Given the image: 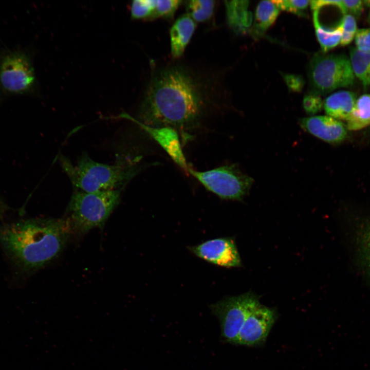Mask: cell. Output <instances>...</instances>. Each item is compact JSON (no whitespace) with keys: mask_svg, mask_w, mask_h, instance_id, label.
I'll return each mask as SVG.
<instances>
[{"mask_svg":"<svg viewBox=\"0 0 370 370\" xmlns=\"http://www.w3.org/2000/svg\"><path fill=\"white\" fill-rule=\"evenodd\" d=\"M280 11L275 1L260 2L255 11L253 33L263 34L275 21Z\"/></svg>","mask_w":370,"mask_h":370,"instance_id":"obj_17","label":"cell"},{"mask_svg":"<svg viewBox=\"0 0 370 370\" xmlns=\"http://www.w3.org/2000/svg\"><path fill=\"white\" fill-rule=\"evenodd\" d=\"M342 27V34L340 41L342 46L350 44L355 38L358 30L355 18L350 14L344 15L340 21Z\"/></svg>","mask_w":370,"mask_h":370,"instance_id":"obj_23","label":"cell"},{"mask_svg":"<svg viewBox=\"0 0 370 370\" xmlns=\"http://www.w3.org/2000/svg\"><path fill=\"white\" fill-rule=\"evenodd\" d=\"M354 39L357 49L364 52L370 51V28L358 29Z\"/></svg>","mask_w":370,"mask_h":370,"instance_id":"obj_27","label":"cell"},{"mask_svg":"<svg viewBox=\"0 0 370 370\" xmlns=\"http://www.w3.org/2000/svg\"><path fill=\"white\" fill-rule=\"evenodd\" d=\"M364 5L367 6L368 8L369 11L368 14L367 16V21L370 24V0L368 1H363Z\"/></svg>","mask_w":370,"mask_h":370,"instance_id":"obj_31","label":"cell"},{"mask_svg":"<svg viewBox=\"0 0 370 370\" xmlns=\"http://www.w3.org/2000/svg\"><path fill=\"white\" fill-rule=\"evenodd\" d=\"M189 249L198 257L213 264L228 268L241 266L235 243L231 238L209 240Z\"/></svg>","mask_w":370,"mask_h":370,"instance_id":"obj_10","label":"cell"},{"mask_svg":"<svg viewBox=\"0 0 370 370\" xmlns=\"http://www.w3.org/2000/svg\"><path fill=\"white\" fill-rule=\"evenodd\" d=\"M156 0H135L131 6V15L135 20H152Z\"/></svg>","mask_w":370,"mask_h":370,"instance_id":"obj_22","label":"cell"},{"mask_svg":"<svg viewBox=\"0 0 370 370\" xmlns=\"http://www.w3.org/2000/svg\"><path fill=\"white\" fill-rule=\"evenodd\" d=\"M323 103L319 95L310 94L304 97L303 106L305 111L309 114L318 113L321 109Z\"/></svg>","mask_w":370,"mask_h":370,"instance_id":"obj_26","label":"cell"},{"mask_svg":"<svg viewBox=\"0 0 370 370\" xmlns=\"http://www.w3.org/2000/svg\"><path fill=\"white\" fill-rule=\"evenodd\" d=\"M72 228L66 218H39L0 225V245L21 273L44 267L63 251Z\"/></svg>","mask_w":370,"mask_h":370,"instance_id":"obj_2","label":"cell"},{"mask_svg":"<svg viewBox=\"0 0 370 370\" xmlns=\"http://www.w3.org/2000/svg\"><path fill=\"white\" fill-rule=\"evenodd\" d=\"M122 116L138 124L159 145L176 165L188 174L190 166L182 150L180 135L176 130L169 126L147 125L126 114Z\"/></svg>","mask_w":370,"mask_h":370,"instance_id":"obj_12","label":"cell"},{"mask_svg":"<svg viewBox=\"0 0 370 370\" xmlns=\"http://www.w3.org/2000/svg\"><path fill=\"white\" fill-rule=\"evenodd\" d=\"M301 126L314 136L329 143H339L347 136L345 125L328 116H317L300 120Z\"/></svg>","mask_w":370,"mask_h":370,"instance_id":"obj_13","label":"cell"},{"mask_svg":"<svg viewBox=\"0 0 370 370\" xmlns=\"http://www.w3.org/2000/svg\"><path fill=\"white\" fill-rule=\"evenodd\" d=\"M188 174L207 190L223 199L242 200L249 193L253 182L252 177L243 173L234 164L205 171L190 167Z\"/></svg>","mask_w":370,"mask_h":370,"instance_id":"obj_6","label":"cell"},{"mask_svg":"<svg viewBox=\"0 0 370 370\" xmlns=\"http://www.w3.org/2000/svg\"><path fill=\"white\" fill-rule=\"evenodd\" d=\"M35 81L34 69L28 57L23 52L12 51L0 61V85L7 92H26Z\"/></svg>","mask_w":370,"mask_h":370,"instance_id":"obj_8","label":"cell"},{"mask_svg":"<svg viewBox=\"0 0 370 370\" xmlns=\"http://www.w3.org/2000/svg\"><path fill=\"white\" fill-rule=\"evenodd\" d=\"M346 13L349 12L353 16L359 17L364 10V1L361 0L342 1Z\"/></svg>","mask_w":370,"mask_h":370,"instance_id":"obj_29","label":"cell"},{"mask_svg":"<svg viewBox=\"0 0 370 370\" xmlns=\"http://www.w3.org/2000/svg\"><path fill=\"white\" fill-rule=\"evenodd\" d=\"M195 28V22L187 14L180 16L174 22L170 31L171 53L174 59L183 55Z\"/></svg>","mask_w":370,"mask_h":370,"instance_id":"obj_14","label":"cell"},{"mask_svg":"<svg viewBox=\"0 0 370 370\" xmlns=\"http://www.w3.org/2000/svg\"><path fill=\"white\" fill-rule=\"evenodd\" d=\"M219 95L215 74L169 62L152 71L136 119L150 126L174 128L187 140L218 107Z\"/></svg>","mask_w":370,"mask_h":370,"instance_id":"obj_1","label":"cell"},{"mask_svg":"<svg viewBox=\"0 0 370 370\" xmlns=\"http://www.w3.org/2000/svg\"><path fill=\"white\" fill-rule=\"evenodd\" d=\"M215 6L213 0H190L186 4L187 14L197 22L209 20L213 14Z\"/></svg>","mask_w":370,"mask_h":370,"instance_id":"obj_21","label":"cell"},{"mask_svg":"<svg viewBox=\"0 0 370 370\" xmlns=\"http://www.w3.org/2000/svg\"><path fill=\"white\" fill-rule=\"evenodd\" d=\"M59 160L72 185L86 192L122 189L143 168L140 156L120 157L111 165L94 161L86 153L76 165L62 155Z\"/></svg>","mask_w":370,"mask_h":370,"instance_id":"obj_3","label":"cell"},{"mask_svg":"<svg viewBox=\"0 0 370 370\" xmlns=\"http://www.w3.org/2000/svg\"><path fill=\"white\" fill-rule=\"evenodd\" d=\"M284 80L289 89L295 92L302 90L304 85V80L300 75L294 74H284Z\"/></svg>","mask_w":370,"mask_h":370,"instance_id":"obj_28","label":"cell"},{"mask_svg":"<svg viewBox=\"0 0 370 370\" xmlns=\"http://www.w3.org/2000/svg\"><path fill=\"white\" fill-rule=\"evenodd\" d=\"M355 78L349 58L344 54L317 53L310 62L308 79L311 94L319 96L350 86Z\"/></svg>","mask_w":370,"mask_h":370,"instance_id":"obj_5","label":"cell"},{"mask_svg":"<svg viewBox=\"0 0 370 370\" xmlns=\"http://www.w3.org/2000/svg\"><path fill=\"white\" fill-rule=\"evenodd\" d=\"M260 304L258 298L248 292L210 305L212 312L219 320L221 337L225 341L235 344L248 315Z\"/></svg>","mask_w":370,"mask_h":370,"instance_id":"obj_7","label":"cell"},{"mask_svg":"<svg viewBox=\"0 0 370 370\" xmlns=\"http://www.w3.org/2000/svg\"><path fill=\"white\" fill-rule=\"evenodd\" d=\"M349 130L357 131L370 125V94L357 98L354 108L346 120Z\"/></svg>","mask_w":370,"mask_h":370,"instance_id":"obj_18","label":"cell"},{"mask_svg":"<svg viewBox=\"0 0 370 370\" xmlns=\"http://www.w3.org/2000/svg\"><path fill=\"white\" fill-rule=\"evenodd\" d=\"M313 20L317 37L323 52H326L340 44L342 34L341 22L332 28L324 27L319 23L316 11H313Z\"/></svg>","mask_w":370,"mask_h":370,"instance_id":"obj_19","label":"cell"},{"mask_svg":"<svg viewBox=\"0 0 370 370\" xmlns=\"http://www.w3.org/2000/svg\"><path fill=\"white\" fill-rule=\"evenodd\" d=\"M276 318L274 309L261 304L248 315L235 344L255 346L263 344Z\"/></svg>","mask_w":370,"mask_h":370,"instance_id":"obj_9","label":"cell"},{"mask_svg":"<svg viewBox=\"0 0 370 370\" xmlns=\"http://www.w3.org/2000/svg\"><path fill=\"white\" fill-rule=\"evenodd\" d=\"M281 10H285L300 16H305V10L307 9L310 1L284 0L275 1Z\"/></svg>","mask_w":370,"mask_h":370,"instance_id":"obj_25","label":"cell"},{"mask_svg":"<svg viewBox=\"0 0 370 370\" xmlns=\"http://www.w3.org/2000/svg\"><path fill=\"white\" fill-rule=\"evenodd\" d=\"M121 189L86 192L76 190L67 205L66 218L73 230L85 233L102 228L118 205Z\"/></svg>","mask_w":370,"mask_h":370,"instance_id":"obj_4","label":"cell"},{"mask_svg":"<svg viewBox=\"0 0 370 370\" xmlns=\"http://www.w3.org/2000/svg\"><path fill=\"white\" fill-rule=\"evenodd\" d=\"M349 229L355 263L370 283V215L352 217Z\"/></svg>","mask_w":370,"mask_h":370,"instance_id":"obj_11","label":"cell"},{"mask_svg":"<svg viewBox=\"0 0 370 370\" xmlns=\"http://www.w3.org/2000/svg\"><path fill=\"white\" fill-rule=\"evenodd\" d=\"M181 3L179 0H156L153 19L172 17Z\"/></svg>","mask_w":370,"mask_h":370,"instance_id":"obj_24","label":"cell"},{"mask_svg":"<svg viewBox=\"0 0 370 370\" xmlns=\"http://www.w3.org/2000/svg\"><path fill=\"white\" fill-rule=\"evenodd\" d=\"M349 54L355 76L359 79L364 87L370 86V51H362L353 47Z\"/></svg>","mask_w":370,"mask_h":370,"instance_id":"obj_20","label":"cell"},{"mask_svg":"<svg viewBox=\"0 0 370 370\" xmlns=\"http://www.w3.org/2000/svg\"><path fill=\"white\" fill-rule=\"evenodd\" d=\"M310 4L311 8L313 11L318 10L319 8L325 6L333 5L338 7L344 15L347 14L342 1H310Z\"/></svg>","mask_w":370,"mask_h":370,"instance_id":"obj_30","label":"cell"},{"mask_svg":"<svg viewBox=\"0 0 370 370\" xmlns=\"http://www.w3.org/2000/svg\"><path fill=\"white\" fill-rule=\"evenodd\" d=\"M357 99L356 95L350 91L341 90L328 96L323 103L326 114L337 120H347Z\"/></svg>","mask_w":370,"mask_h":370,"instance_id":"obj_15","label":"cell"},{"mask_svg":"<svg viewBox=\"0 0 370 370\" xmlns=\"http://www.w3.org/2000/svg\"><path fill=\"white\" fill-rule=\"evenodd\" d=\"M248 1H226L227 21L235 33H244L251 25L252 16L248 11Z\"/></svg>","mask_w":370,"mask_h":370,"instance_id":"obj_16","label":"cell"}]
</instances>
